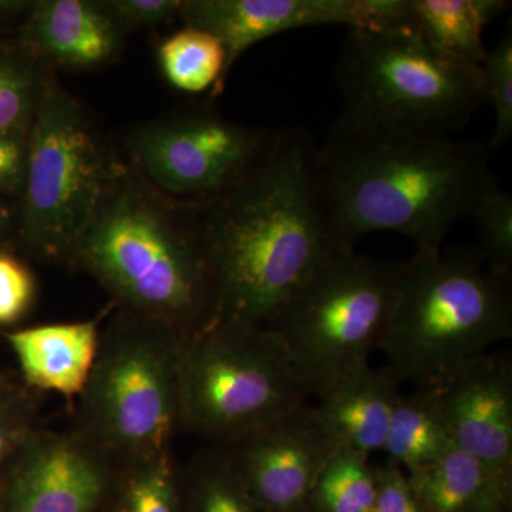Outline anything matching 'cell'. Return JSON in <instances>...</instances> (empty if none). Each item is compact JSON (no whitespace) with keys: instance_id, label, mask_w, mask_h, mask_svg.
<instances>
[{"instance_id":"cell-6","label":"cell","mask_w":512,"mask_h":512,"mask_svg":"<svg viewBox=\"0 0 512 512\" xmlns=\"http://www.w3.org/2000/svg\"><path fill=\"white\" fill-rule=\"evenodd\" d=\"M126 167L89 111L47 70L20 190L18 234L26 248L69 266L104 192Z\"/></svg>"},{"instance_id":"cell-2","label":"cell","mask_w":512,"mask_h":512,"mask_svg":"<svg viewBox=\"0 0 512 512\" xmlns=\"http://www.w3.org/2000/svg\"><path fill=\"white\" fill-rule=\"evenodd\" d=\"M478 141L365 126L339 117L316 150V178L333 239L392 231L417 249H441L456 222L470 217L495 177Z\"/></svg>"},{"instance_id":"cell-34","label":"cell","mask_w":512,"mask_h":512,"mask_svg":"<svg viewBox=\"0 0 512 512\" xmlns=\"http://www.w3.org/2000/svg\"><path fill=\"white\" fill-rule=\"evenodd\" d=\"M33 2H18V0H0V19L12 16H26L32 9Z\"/></svg>"},{"instance_id":"cell-12","label":"cell","mask_w":512,"mask_h":512,"mask_svg":"<svg viewBox=\"0 0 512 512\" xmlns=\"http://www.w3.org/2000/svg\"><path fill=\"white\" fill-rule=\"evenodd\" d=\"M407 6L409 0H183L178 19L220 39L229 74L249 47L292 30L407 28Z\"/></svg>"},{"instance_id":"cell-29","label":"cell","mask_w":512,"mask_h":512,"mask_svg":"<svg viewBox=\"0 0 512 512\" xmlns=\"http://www.w3.org/2000/svg\"><path fill=\"white\" fill-rule=\"evenodd\" d=\"M36 279L16 256L0 251V326L25 318L36 298Z\"/></svg>"},{"instance_id":"cell-18","label":"cell","mask_w":512,"mask_h":512,"mask_svg":"<svg viewBox=\"0 0 512 512\" xmlns=\"http://www.w3.org/2000/svg\"><path fill=\"white\" fill-rule=\"evenodd\" d=\"M407 477L424 512H512V478L456 446Z\"/></svg>"},{"instance_id":"cell-15","label":"cell","mask_w":512,"mask_h":512,"mask_svg":"<svg viewBox=\"0 0 512 512\" xmlns=\"http://www.w3.org/2000/svg\"><path fill=\"white\" fill-rule=\"evenodd\" d=\"M124 39L100 0H37L18 43L47 69L86 72L113 63Z\"/></svg>"},{"instance_id":"cell-19","label":"cell","mask_w":512,"mask_h":512,"mask_svg":"<svg viewBox=\"0 0 512 512\" xmlns=\"http://www.w3.org/2000/svg\"><path fill=\"white\" fill-rule=\"evenodd\" d=\"M505 0H409V26L437 55L481 66L484 30L510 9Z\"/></svg>"},{"instance_id":"cell-3","label":"cell","mask_w":512,"mask_h":512,"mask_svg":"<svg viewBox=\"0 0 512 512\" xmlns=\"http://www.w3.org/2000/svg\"><path fill=\"white\" fill-rule=\"evenodd\" d=\"M69 266L96 279L116 308L185 339L217 320L200 204L161 194L128 163L104 192Z\"/></svg>"},{"instance_id":"cell-10","label":"cell","mask_w":512,"mask_h":512,"mask_svg":"<svg viewBox=\"0 0 512 512\" xmlns=\"http://www.w3.org/2000/svg\"><path fill=\"white\" fill-rule=\"evenodd\" d=\"M275 137L198 107L138 126L126 143L128 164L161 194L204 202L247 177Z\"/></svg>"},{"instance_id":"cell-21","label":"cell","mask_w":512,"mask_h":512,"mask_svg":"<svg viewBox=\"0 0 512 512\" xmlns=\"http://www.w3.org/2000/svg\"><path fill=\"white\" fill-rule=\"evenodd\" d=\"M157 56L161 72L175 89L192 94L212 89V96L224 90L227 55L220 39L211 33L184 26L165 37Z\"/></svg>"},{"instance_id":"cell-22","label":"cell","mask_w":512,"mask_h":512,"mask_svg":"<svg viewBox=\"0 0 512 512\" xmlns=\"http://www.w3.org/2000/svg\"><path fill=\"white\" fill-rule=\"evenodd\" d=\"M184 512H265L222 447L201 448L180 467Z\"/></svg>"},{"instance_id":"cell-17","label":"cell","mask_w":512,"mask_h":512,"mask_svg":"<svg viewBox=\"0 0 512 512\" xmlns=\"http://www.w3.org/2000/svg\"><path fill=\"white\" fill-rule=\"evenodd\" d=\"M400 383L390 367H360L320 397L316 416L336 446L370 458L383 451Z\"/></svg>"},{"instance_id":"cell-7","label":"cell","mask_w":512,"mask_h":512,"mask_svg":"<svg viewBox=\"0 0 512 512\" xmlns=\"http://www.w3.org/2000/svg\"><path fill=\"white\" fill-rule=\"evenodd\" d=\"M340 117L365 126L453 136L484 104L481 66L444 59L409 29H352L336 64Z\"/></svg>"},{"instance_id":"cell-24","label":"cell","mask_w":512,"mask_h":512,"mask_svg":"<svg viewBox=\"0 0 512 512\" xmlns=\"http://www.w3.org/2000/svg\"><path fill=\"white\" fill-rule=\"evenodd\" d=\"M376 495L377 468L370 458L339 448L313 488L308 512H373Z\"/></svg>"},{"instance_id":"cell-31","label":"cell","mask_w":512,"mask_h":512,"mask_svg":"<svg viewBox=\"0 0 512 512\" xmlns=\"http://www.w3.org/2000/svg\"><path fill=\"white\" fill-rule=\"evenodd\" d=\"M373 512H424L403 468L387 461L377 468V495Z\"/></svg>"},{"instance_id":"cell-27","label":"cell","mask_w":512,"mask_h":512,"mask_svg":"<svg viewBox=\"0 0 512 512\" xmlns=\"http://www.w3.org/2000/svg\"><path fill=\"white\" fill-rule=\"evenodd\" d=\"M485 100L494 110V130L488 151L497 150L512 136V28L511 23L497 45L487 52L481 63Z\"/></svg>"},{"instance_id":"cell-32","label":"cell","mask_w":512,"mask_h":512,"mask_svg":"<svg viewBox=\"0 0 512 512\" xmlns=\"http://www.w3.org/2000/svg\"><path fill=\"white\" fill-rule=\"evenodd\" d=\"M28 136H0V192H20Z\"/></svg>"},{"instance_id":"cell-33","label":"cell","mask_w":512,"mask_h":512,"mask_svg":"<svg viewBox=\"0 0 512 512\" xmlns=\"http://www.w3.org/2000/svg\"><path fill=\"white\" fill-rule=\"evenodd\" d=\"M12 227L18 229V211L10 210L8 202L0 197V241L9 234Z\"/></svg>"},{"instance_id":"cell-4","label":"cell","mask_w":512,"mask_h":512,"mask_svg":"<svg viewBox=\"0 0 512 512\" xmlns=\"http://www.w3.org/2000/svg\"><path fill=\"white\" fill-rule=\"evenodd\" d=\"M478 256L417 249L402 262L379 349L400 382L436 386L512 336L510 285Z\"/></svg>"},{"instance_id":"cell-8","label":"cell","mask_w":512,"mask_h":512,"mask_svg":"<svg viewBox=\"0 0 512 512\" xmlns=\"http://www.w3.org/2000/svg\"><path fill=\"white\" fill-rule=\"evenodd\" d=\"M309 394L266 326L214 322L184 339L181 431L228 447L296 412Z\"/></svg>"},{"instance_id":"cell-11","label":"cell","mask_w":512,"mask_h":512,"mask_svg":"<svg viewBox=\"0 0 512 512\" xmlns=\"http://www.w3.org/2000/svg\"><path fill=\"white\" fill-rule=\"evenodd\" d=\"M121 467L74 426L37 427L3 474L0 512H101Z\"/></svg>"},{"instance_id":"cell-14","label":"cell","mask_w":512,"mask_h":512,"mask_svg":"<svg viewBox=\"0 0 512 512\" xmlns=\"http://www.w3.org/2000/svg\"><path fill=\"white\" fill-rule=\"evenodd\" d=\"M454 444L512 478V366L503 355L473 357L430 387Z\"/></svg>"},{"instance_id":"cell-16","label":"cell","mask_w":512,"mask_h":512,"mask_svg":"<svg viewBox=\"0 0 512 512\" xmlns=\"http://www.w3.org/2000/svg\"><path fill=\"white\" fill-rule=\"evenodd\" d=\"M80 322L47 323L6 332L23 379L32 389L77 399L92 373L104 320L113 311Z\"/></svg>"},{"instance_id":"cell-30","label":"cell","mask_w":512,"mask_h":512,"mask_svg":"<svg viewBox=\"0 0 512 512\" xmlns=\"http://www.w3.org/2000/svg\"><path fill=\"white\" fill-rule=\"evenodd\" d=\"M117 28L128 35L178 18L183 0H100Z\"/></svg>"},{"instance_id":"cell-26","label":"cell","mask_w":512,"mask_h":512,"mask_svg":"<svg viewBox=\"0 0 512 512\" xmlns=\"http://www.w3.org/2000/svg\"><path fill=\"white\" fill-rule=\"evenodd\" d=\"M476 225L480 255L485 266L505 281L512 274V197L497 178L478 198L470 215Z\"/></svg>"},{"instance_id":"cell-28","label":"cell","mask_w":512,"mask_h":512,"mask_svg":"<svg viewBox=\"0 0 512 512\" xmlns=\"http://www.w3.org/2000/svg\"><path fill=\"white\" fill-rule=\"evenodd\" d=\"M37 427L35 402L28 394L0 384V474L6 473L20 447Z\"/></svg>"},{"instance_id":"cell-25","label":"cell","mask_w":512,"mask_h":512,"mask_svg":"<svg viewBox=\"0 0 512 512\" xmlns=\"http://www.w3.org/2000/svg\"><path fill=\"white\" fill-rule=\"evenodd\" d=\"M47 70L19 43L0 42V136H28Z\"/></svg>"},{"instance_id":"cell-1","label":"cell","mask_w":512,"mask_h":512,"mask_svg":"<svg viewBox=\"0 0 512 512\" xmlns=\"http://www.w3.org/2000/svg\"><path fill=\"white\" fill-rule=\"evenodd\" d=\"M316 150L301 130L276 131L247 177L198 202L217 291L215 322L266 326L329 256L346 249L326 220Z\"/></svg>"},{"instance_id":"cell-5","label":"cell","mask_w":512,"mask_h":512,"mask_svg":"<svg viewBox=\"0 0 512 512\" xmlns=\"http://www.w3.org/2000/svg\"><path fill=\"white\" fill-rule=\"evenodd\" d=\"M104 320L74 427L124 466L173 450L180 424L184 339L163 323L116 308Z\"/></svg>"},{"instance_id":"cell-13","label":"cell","mask_w":512,"mask_h":512,"mask_svg":"<svg viewBox=\"0 0 512 512\" xmlns=\"http://www.w3.org/2000/svg\"><path fill=\"white\" fill-rule=\"evenodd\" d=\"M232 466L265 512H308L309 498L339 450L308 404L231 444Z\"/></svg>"},{"instance_id":"cell-23","label":"cell","mask_w":512,"mask_h":512,"mask_svg":"<svg viewBox=\"0 0 512 512\" xmlns=\"http://www.w3.org/2000/svg\"><path fill=\"white\" fill-rule=\"evenodd\" d=\"M101 512H184L173 450L124 464Z\"/></svg>"},{"instance_id":"cell-9","label":"cell","mask_w":512,"mask_h":512,"mask_svg":"<svg viewBox=\"0 0 512 512\" xmlns=\"http://www.w3.org/2000/svg\"><path fill=\"white\" fill-rule=\"evenodd\" d=\"M402 262L339 249L276 311L266 328L288 353L308 394L370 365L379 349Z\"/></svg>"},{"instance_id":"cell-20","label":"cell","mask_w":512,"mask_h":512,"mask_svg":"<svg viewBox=\"0 0 512 512\" xmlns=\"http://www.w3.org/2000/svg\"><path fill=\"white\" fill-rule=\"evenodd\" d=\"M456 446L430 387L400 396L394 407L383 453L413 474L430 467Z\"/></svg>"}]
</instances>
